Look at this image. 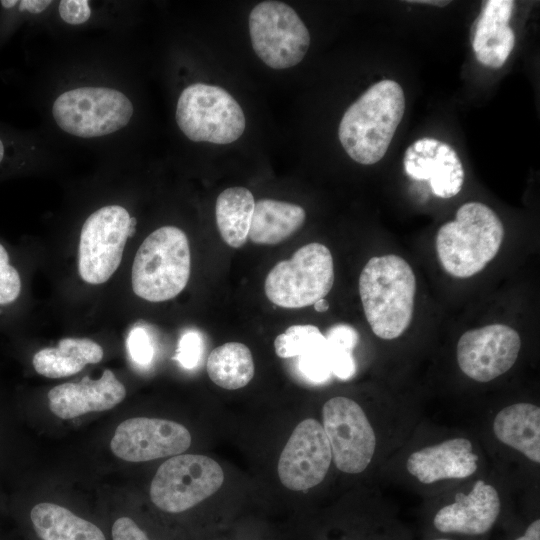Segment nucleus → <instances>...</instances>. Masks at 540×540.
<instances>
[{
  "mask_svg": "<svg viewBox=\"0 0 540 540\" xmlns=\"http://www.w3.org/2000/svg\"><path fill=\"white\" fill-rule=\"evenodd\" d=\"M191 444L188 429L180 423L147 417L130 418L118 425L110 442L115 456L145 462L179 455Z\"/></svg>",
  "mask_w": 540,
  "mask_h": 540,
  "instance_id": "nucleus-14",
  "label": "nucleus"
},
{
  "mask_svg": "<svg viewBox=\"0 0 540 540\" xmlns=\"http://www.w3.org/2000/svg\"><path fill=\"white\" fill-rule=\"evenodd\" d=\"M22 292L19 271L11 263L8 250L0 242V308L15 303Z\"/></svg>",
  "mask_w": 540,
  "mask_h": 540,
  "instance_id": "nucleus-28",
  "label": "nucleus"
},
{
  "mask_svg": "<svg viewBox=\"0 0 540 540\" xmlns=\"http://www.w3.org/2000/svg\"><path fill=\"white\" fill-rule=\"evenodd\" d=\"M406 467L419 482L429 485L471 476L478 468V456L470 440L457 437L413 452Z\"/></svg>",
  "mask_w": 540,
  "mask_h": 540,
  "instance_id": "nucleus-18",
  "label": "nucleus"
},
{
  "mask_svg": "<svg viewBox=\"0 0 540 540\" xmlns=\"http://www.w3.org/2000/svg\"><path fill=\"white\" fill-rule=\"evenodd\" d=\"M191 268L186 234L175 226H163L148 235L138 248L131 272L132 289L140 298L163 302L186 287Z\"/></svg>",
  "mask_w": 540,
  "mask_h": 540,
  "instance_id": "nucleus-4",
  "label": "nucleus"
},
{
  "mask_svg": "<svg viewBox=\"0 0 540 540\" xmlns=\"http://www.w3.org/2000/svg\"><path fill=\"white\" fill-rule=\"evenodd\" d=\"M223 481V470L212 458L179 454L157 469L150 485V498L161 510L179 513L213 495Z\"/></svg>",
  "mask_w": 540,
  "mask_h": 540,
  "instance_id": "nucleus-10",
  "label": "nucleus"
},
{
  "mask_svg": "<svg viewBox=\"0 0 540 540\" xmlns=\"http://www.w3.org/2000/svg\"><path fill=\"white\" fill-rule=\"evenodd\" d=\"M103 358L102 347L88 338L67 337L57 347L39 350L32 359L35 371L48 378H61L80 372L87 364Z\"/></svg>",
  "mask_w": 540,
  "mask_h": 540,
  "instance_id": "nucleus-22",
  "label": "nucleus"
},
{
  "mask_svg": "<svg viewBox=\"0 0 540 540\" xmlns=\"http://www.w3.org/2000/svg\"><path fill=\"white\" fill-rule=\"evenodd\" d=\"M322 426L336 467L349 474L363 472L376 450V435L362 407L354 400L337 396L322 408Z\"/></svg>",
  "mask_w": 540,
  "mask_h": 540,
  "instance_id": "nucleus-11",
  "label": "nucleus"
},
{
  "mask_svg": "<svg viewBox=\"0 0 540 540\" xmlns=\"http://www.w3.org/2000/svg\"><path fill=\"white\" fill-rule=\"evenodd\" d=\"M497 439L540 463V408L532 403H515L501 409L493 421Z\"/></svg>",
  "mask_w": 540,
  "mask_h": 540,
  "instance_id": "nucleus-20",
  "label": "nucleus"
},
{
  "mask_svg": "<svg viewBox=\"0 0 540 540\" xmlns=\"http://www.w3.org/2000/svg\"><path fill=\"white\" fill-rule=\"evenodd\" d=\"M57 125L68 134L95 138L125 127L133 114L131 101L107 87H79L62 93L53 103Z\"/></svg>",
  "mask_w": 540,
  "mask_h": 540,
  "instance_id": "nucleus-7",
  "label": "nucleus"
},
{
  "mask_svg": "<svg viewBox=\"0 0 540 540\" xmlns=\"http://www.w3.org/2000/svg\"><path fill=\"white\" fill-rule=\"evenodd\" d=\"M135 225L136 218L120 205L101 207L86 219L78 249V270L85 282L102 284L114 274Z\"/></svg>",
  "mask_w": 540,
  "mask_h": 540,
  "instance_id": "nucleus-8",
  "label": "nucleus"
},
{
  "mask_svg": "<svg viewBox=\"0 0 540 540\" xmlns=\"http://www.w3.org/2000/svg\"><path fill=\"white\" fill-rule=\"evenodd\" d=\"M314 309L317 311V312H325L328 310L329 308V303L327 302V300H325L324 298L322 299H319L318 301H316L314 304Z\"/></svg>",
  "mask_w": 540,
  "mask_h": 540,
  "instance_id": "nucleus-37",
  "label": "nucleus"
},
{
  "mask_svg": "<svg viewBox=\"0 0 540 540\" xmlns=\"http://www.w3.org/2000/svg\"><path fill=\"white\" fill-rule=\"evenodd\" d=\"M409 3H422V4H429V5H435V6H446L450 3V1H442V0H415V1H408Z\"/></svg>",
  "mask_w": 540,
  "mask_h": 540,
  "instance_id": "nucleus-36",
  "label": "nucleus"
},
{
  "mask_svg": "<svg viewBox=\"0 0 540 540\" xmlns=\"http://www.w3.org/2000/svg\"><path fill=\"white\" fill-rule=\"evenodd\" d=\"M436 540H448V539H436Z\"/></svg>",
  "mask_w": 540,
  "mask_h": 540,
  "instance_id": "nucleus-40",
  "label": "nucleus"
},
{
  "mask_svg": "<svg viewBox=\"0 0 540 540\" xmlns=\"http://www.w3.org/2000/svg\"><path fill=\"white\" fill-rule=\"evenodd\" d=\"M50 4V0H23L20 1V10H27L31 13H41Z\"/></svg>",
  "mask_w": 540,
  "mask_h": 540,
  "instance_id": "nucleus-34",
  "label": "nucleus"
},
{
  "mask_svg": "<svg viewBox=\"0 0 540 540\" xmlns=\"http://www.w3.org/2000/svg\"><path fill=\"white\" fill-rule=\"evenodd\" d=\"M0 3L5 8H11V7L15 6L18 3V1H16V0H13V1L3 0V1H0Z\"/></svg>",
  "mask_w": 540,
  "mask_h": 540,
  "instance_id": "nucleus-38",
  "label": "nucleus"
},
{
  "mask_svg": "<svg viewBox=\"0 0 540 540\" xmlns=\"http://www.w3.org/2000/svg\"><path fill=\"white\" fill-rule=\"evenodd\" d=\"M501 509L498 491L482 480L474 483L467 494L440 508L433 524L442 533L481 535L497 521Z\"/></svg>",
  "mask_w": 540,
  "mask_h": 540,
  "instance_id": "nucleus-17",
  "label": "nucleus"
},
{
  "mask_svg": "<svg viewBox=\"0 0 540 540\" xmlns=\"http://www.w3.org/2000/svg\"><path fill=\"white\" fill-rule=\"evenodd\" d=\"M515 540H540V520L535 519L526 528L523 535Z\"/></svg>",
  "mask_w": 540,
  "mask_h": 540,
  "instance_id": "nucleus-35",
  "label": "nucleus"
},
{
  "mask_svg": "<svg viewBox=\"0 0 540 540\" xmlns=\"http://www.w3.org/2000/svg\"><path fill=\"white\" fill-rule=\"evenodd\" d=\"M126 396L124 385L105 369L98 379L85 376L80 382L63 383L48 392L49 409L61 419L112 409Z\"/></svg>",
  "mask_w": 540,
  "mask_h": 540,
  "instance_id": "nucleus-16",
  "label": "nucleus"
},
{
  "mask_svg": "<svg viewBox=\"0 0 540 540\" xmlns=\"http://www.w3.org/2000/svg\"><path fill=\"white\" fill-rule=\"evenodd\" d=\"M255 54L272 69L300 63L310 46L309 31L296 11L280 1H263L249 15Z\"/></svg>",
  "mask_w": 540,
  "mask_h": 540,
  "instance_id": "nucleus-9",
  "label": "nucleus"
},
{
  "mask_svg": "<svg viewBox=\"0 0 540 540\" xmlns=\"http://www.w3.org/2000/svg\"><path fill=\"white\" fill-rule=\"evenodd\" d=\"M405 111L400 84L381 80L369 87L345 111L338 137L355 162L372 165L386 154Z\"/></svg>",
  "mask_w": 540,
  "mask_h": 540,
  "instance_id": "nucleus-1",
  "label": "nucleus"
},
{
  "mask_svg": "<svg viewBox=\"0 0 540 540\" xmlns=\"http://www.w3.org/2000/svg\"><path fill=\"white\" fill-rule=\"evenodd\" d=\"M512 0H487L472 27V48L484 66L500 68L514 48L515 34L509 25Z\"/></svg>",
  "mask_w": 540,
  "mask_h": 540,
  "instance_id": "nucleus-19",
  "label": "nucleus"
},
{
  "mask_svg": "<svg viewBox=\"0 0 540 540\" xmlns=\"http://www.w3.org/2000/svg\"><path fill=\"white\" fill-rule=\"evenodd\" d=\"M3 157H4V145L0 139V162L2 161Z\"/></svg>",
  "mask_w": 540,
  "mask_h": 540,
  "instance_id": "nucleus-39",
  "label": "nucleus"
},
{
  "mask_svg": "<svg viewBox=\"0 0 540 540\" xmlns=\"http://www.w3.org/2000/svg\"><path fill=\"white\" fill-rule=\"evenodd\" d=\"M202 354V339L198 332H185L178 343L176 355L174 357L184 368H194Z\"/></svg>",
  "mask_w": 540,
  "mask_h": 540,
  "instance_id": "nucleus-31",
  "label": "nucleus"
},
{
  "mask_svg": "<svg viewBox=\"0 0 540 540\" xmlns=\"http://www.w3.org/2000/svg\"><path fill=\"white\" fill-rule=\"evenodd\" d=\"M127 349L132 360L138 365L146 366L153 359V345L147 331L135 326L128 334Z\"/></svg>",
  "mask_w": 540,
  "mask_h": 540,
  "instance_id": "nucleus-30",
  "label": "nucleus"
},
{
  "mask_svg": "<svg viewBox=\"0 0 540 540\" xmlns=\"http://www.w3.org/2000/svg\"><path fill=\"white\" fill-rule=\"evenodd\" d=\"M406 174L418 181H428L432 193L440 198L457 195L464 183V169L456 151L447 143L424 137L405 151Z\"/></svg>",
  "mask_w": 540,
  "mask_h": 540,
  "instance_id": "nucleus-15",
  "label": "nucleus"
},
{
  "mask_svg": "<svg viewBox=\"0 0 540 540\" xmlns=\"http://www.w3.org/2000/svg\"><path fill=\"white\" fill-rule=\"evenodd\" d=\"M503 238L504 226L498 215L481 202H467L454 220L438 229L436 252L449 275L469 278L497 255Z\"/></svg>",
  "mask_w": 540,
  "mask_h": 540,
  "instance_id": "nucleus-3",
  "label": "nucleus"
},
{
  "mask_svg": "<svg viewBox=\"0 0 540 540\" xmlns=\"http://www.w3.org/2000/svg\"><path fill=\"white\" fill-rule=\"evenodd\" d=\"M255 206L254 196L244 187L222 191L215 204V217L223 241L232 248L242 247L247 239Z\"/></svg>",
  "mask_w": 540,
  "mask_h": 540,
  "instance_id": "nucleus-24",
  "label": "nucleus"
},
{
  "mask_svg": "<svg viewBox=\"0 0 540 540\" xmlns=\"http://www.w3.org/2000/svg\"><path fill=\"white\" fill-rule=\"evenodd\" d=\"M305 218V210L297 204L260 199L255 202L248 238L255 244L281 243L304 224Z\"/></svg>",
  "mask_w": 540,
  "mask_h": 540,
  "instance_id": "nucleus-21",
  "label": "nucleus"
},
{
  "mask_svg": "<svg viewBox=\"0 0 540 540\" xmlns=\"http://www.w3.org/2000/svg\"><path fill=\"white\" fill-rule=\"evenodd\" d=\"M206 370L216 385L227 390H236L251 381L255 368L252 353L245 344L227 342L211 351Z\"/></svg>",
  "mask_w": 540,
  "mask_h": 540,
  "instance_id": "nucleus-25",
  "label": "nucleus"
},
{
  "mask_svg": "<svg viewBox=\"0 0 540 540\" xmlns=\"http://www.w3.org/2000/svg\"><path fill=\"white\" fill-rule=\"evenodd\" d=\"M59 14L66 23L78 25L90 18L91 9L87 0H62L59 3Z\"/></svg>",
  "mask_w": 540,
  "mask_h": 540,
  "instance_id": "nucleus-32",
  "label": "nucleus"
},
{
  "mask_svg": "<svg viewBox=\"0 0 540 540\" xmlns=\"http://www.w3.org/2000/svg\"><path fill=\"white\" fill-rule=\"evenodd\" d=\"M359 295L373 333L384 340L398 338L409 327L416 277L406 260L395 254L368 260L359 276Z\"/></svg>",
  "mask_w": 540,
  "mask_h": 540,
  "instance_id": "nucleus-2",
  "label": "nucleus"
},
{
  "mask_svg": "<svg viewBox=\"0 0 540 540\" xmlns=\"http://www.w3.org/2000/svg\"><path fill=\"white\" fill-rule=\"evenodd\" d=\"M324 340L325 335L314 325H293L276 337L274 348L280 358L299 357Z\"/></svg>",
  "mask_w": 540,
  "mask_h": 540,
  "instance_id": "nucleus-26",
  "label": "nucleus"
},
{
  "mask_svg": "<svg viewBox=\"0 0 540 540\" xmlns=\"http://www.w3.org/2000/svg\"><path fill=\"white\" fill-rule=\"evenodd\" d=\"M298 364L301 373L314 383H323L331 375V360L329 346L325 340L310 348L298 357Z\"/></svg>",
  "mask_w": 540,
  "mask_h": 540,
  "instance_id": "nucleus-27",
  "label": "nucleus"
},
{
  "mask_svg": "<svg viewBox=\"0 0 540 540\" xmlns=\"http://www.w3.org/2000/svg\"><path fill=\"white\" fill-rule=\"evenodd\" d=\"M176 122L194 142L230 144L238 140L246 126L244 112L234 97L216 85L195 83L180 94Z\"/></svg>",
  "mask_w": 540,
  "mask_h": 540,
  "instance_id": "nucleus-6",
  "label": "nucleus"
},
{
  "mask_svg": "<svg viewBox=\"0 0 540 540\" xmlns=\"http://www.w3.org/2000/svg\"><path fill=\"white\" fill-rule=\"evenodd\" d=\"M521 348L516 330L505 324H490L462 334L456 347L461 371L477 382H489L515 364Z\"/></svg>",
  "mask_w": 540,
  "mask_h": 540,
  "instance_id": "nucleus-12",
  "label": "nucleus"
},
{
  "mask_svg": "<svg viewBox=\"0 0 540 540\" xmlns=\"http://www.w3.org/2000/svg\"><path fill=\"white\" fill-rule=\"evenodd\" d=\"M331 461V448L322 424L307 418L296 426L282 450L278 476L290 490H307L322 482Z\"/></svg>",
  "mask_w": 540,
  "mask_h": 540,
  "instance_id": "nucleus-13",
  "label": "nucleus"
},
{
  "mask_svg": "<svg viewBox=\"0 0 540 540\" xmlns=\"http://www.w3.org/2000/svg\"><path fill=\"white\" fill-rule=\"evenodd\" d=\"M113 540H149L145 532L129 517L118 518L112 526Z\"/></svg>",
  "mask_w": 540,
  "mask_h": 540,
  "instance_id": "nucleus-33",
  "label": "nucleus"
},
{
  "mask_svg": "<svg viewBox=\"0 0 540 540\" xmlns=\"http://www.w3.org/2000/svg\"><path fill=\"white\" fill-rule=\"evenodd\" d=\"M30 518L42 540H106L96 525L54 503L35 505Z\"/></svg>",
  "mask_w": 540,
  "mask_h": 540,
  "instance_id": "nucleus-23",
  "label": "nucleus"
},
{
  "mask_svg": "<svg viewBox=\"0 0 540 540\" xmlns=\"http://www.w3.org/2000/svg\"><path fill=\"white\" fill-rule=\"evenodd\" d=\"M334 283L330 250L313 242L297 249L292 257L276 263L266 276L264 291L275 305L298 309L324 298Z\"/></svg>",
  "mask_w": 540,
  "mask_h": 540,
  "instance_id": "nucleus-5",
  "label": "nucleus"
},
{
  "mask_svg": "<svg viewBox=\"0 0 540 540\" xmlns=\"http://www.w3.org/2000/svg\"><path fill=\"white\" fill-rule=\"evenodd\" d=\"M330 352L332 374L342 380L351 378L356 371L352 355L353 347L343 342L327 339Z\"/></svg>",
  "mask_w": 540,
  "mask_h": 540,
  "instance_id": "nucleus-29",
  "label": "nucleus"
}]
</instances>
